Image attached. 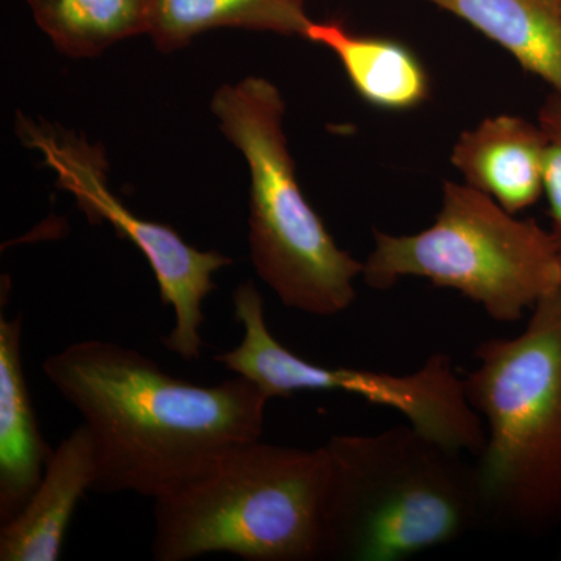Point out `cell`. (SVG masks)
Returning a JSON list of instances; mask_svg holds the SVG:
<instances>
[{
  "instance_id": "1",
  "label": "cell",
  "mask_w": 561,
  "mask_h": 561,
  "mask_svg": "<svg viewBox=\"0 0 561 561\" xmlns=\"http://www.w3.org/2000/svg\"><path fill=\"white\" fill-rule=\"evenodd\" d=\"M43 373L91 432L92 491L101 494L171 493L225 453L261 440L271 401L243 376L197 386L105 341L66 346L44 360Z\"/></svg>"
},
{
  "instance_id": "2",
  "label": "cell",
  "mask_w": 561,
  "mask_h": 561,
  "mask_svg": "<svg viewBox=\"0 0 561 561\" xmlns=\"http://www.w3.org/2000/svg\"><path fill=\"white\" fill-rule=\"evenodd\" d=\"M320 560L400 561L459 541L485 519L476 465L412 426L334 435Z\"/></svg>"
},
{
  "instance_id": "3",
  "label": "cell",
  "mask_w": 561,
  "mask_h": 561,
  "mask_svg": "<svg viewBox=\"0 0 561 561\" xmlns=\"http://www.w3.org/2000/svg\"><path fill=\"white\" fill-rule=\"evenodd\" d=\"M463 376L485 421L476 472L485 518L540 535L561 526V287L530 311L516 337L476 346Z\"/></svg>"
},
{
  "instance_id": "4",
  "label": "cell",
  "mask_w": 561,
  "mask_h": 561,
  "mask_svg": "<svg viewBox=\"0 0 561 561\" xmlns=\"http://www.w3.org/2000/svg\"><path fill=\"white\" fill-rule=\"evenodd\" d=\"M328 471L323 446L256 440L225 453L154 500L153 559L320 560Z\"/></svg>"
},
{
  "instance_id": "5",
  "label": "cell",
  "mask_w": 561,
  "mask_h": 561,
  "mask_svg": "<svg viewBox=\"0 0 561 561\" xmlns=\"http://www.w3.org/2000/svg\"><path fill=\"white\" fill-rule=\"evenodd\" d=\"M210 110L249 165L250 250L260 278L287 308L317 317L346 311L364 262L337 245L302 194L278 88L262 77L221 84Z\"/></svg>"
},
{
  "instance_id": "6",
  "label": "cell",
  "mask_w": 561,
  "mask_h": 561,
  "mask_svg": "<svg viewBox=\"0 0 561 561\" xmlns=\"http://www.w3.org/2000/svg\"><path fill=\"white\" fill-rule=\"evenodd\" d=\"M362 279L389 290L402 278L430 280L481 306L491 320L516 323L561 287L551 232L518 219L483 192L446 181L440 213L415 234L373 231Z\"/></svg>"
},
{
  "instance_id": "7",
  "label": "cell",
  "mask_w": 561,
  "mask_h": 561,
  "mask_svg": "<svg viewBox=\"0 0 561 561\" xmlns=\"http://www.w3.org/2000/svg\"><path fill=\"white\" fill-rule=\"evenodd\" d=\"M234 317L243 337L234 350L216 360L272 398H290L298 391H343L381 408L397 411L415 430L434 440L478 457L486 432L465 393L448 354H432L411 375L327 367L302 359L273 337L265 321L264 298L254 283L239 284L232 294Z\"/></svg>"
},
{
  "instance_id": "8",
  "label": "cell",
  "mask_w": 561,
  "mask_h": 561,
  "mask_svg": "<svg viewBox=\"0 0 561 561\" xmlns=\"http://www.w3.org/2000/svg\"><path fill=\"white\" fill-rule=\"evenodd\" d=\"M33 147L43 151L47 164L58 173V184L76 197L91 221H108L122 238L138 247L157 278L162 305L175 311V328L162 337L165 348L184 360L201 357L203 301L216 290L213 275L232 264L219 251L190 245L168 227L133 214L110 191L105 161L92 147L76 138H58L44 128L25 130Z\"/></svg>"
},
{
  "instance_id": "9",
  "label": "cell",
  "mask_w": 561,
  "mask_h": 561,
  "mask_svg": "<svg viewBox=\"0 0 561 561\" xmlns=\"http://www.w3.org/2000/svg\"><path fill=\"white\" fill-rule=\"evenodd\" d=\"M451 162L468 186L516 216L545 194V133L524 117L500 114L461 133Z\"/></svg>"
},
{
  "instance_id": "10",
  "label": "cell",
  "mask_w": 561,
  "mask_h": 561,
  "mask_svg": "<svg viewBox=\"0 0 561 561\" xmlns=\"http://www.w3.org/2000/svg\"><path fill=\"white\" fill-rule=\"evenodd\" d=\"M98 476L94 442L81 424L60 443L38 489L13 519L0 527V560L55 561L81 497Z\"/></svg>"
},
{
  "instance_id": "11",
  "label": "cell",
  "mask_w": 561,
  "mask_h": 561,
  "mask_svg": "<svg viewBox=\"0 0 561 561\" xmlns=\"http://www.w3.org/2000/svg\"><path fill=\"white\" fill-rule=\"evenodd\" d=\"M22 317L0 316V523L38 489L54 449L41 435L22 365Z\"/></svg>"
},
{
  "instance_id": "12",
  "label": "cell",
  "mask_w": 561,
  "mask_h": 561,
  "mask_svg": "<svg viewBox=\"0 0 561 561\" xmlns=\"http://www.w3.org/2000/svg\"><path fill=\"white\" fill-rule=\"evenodd\" d=\"M305 39L337 57L354 91L368 105L408 111L430 98V73L419 55L400 41L356 35L339 22L313 20Z\"/></svg>"
},
{
  "instance_id": "13",
  "label": "cell",
  "mask_w": 561,
  "mask_h": 561,
  "mask_svg": "<svg viewBox=\"0 0 561 561\" xmlns=\"http://www.w3.org/2000/svg\"><path fill=\"white\" fill-rule=\"evenodd\" d=\"M483 33L561 94L560 0H426Z\"/></svg>"
},
{
  "instance_id": "14",
  "label": "cell",
  "mask_w": 561,
  "mask_h": 561,
  "mask_svg": "<svg viewBox=\"0 0 561 561\" xmlns=\"http://www.w3.org/2000/svg\"><path fill=\"white\" fill-rule=\"evenodd\" d=\"M311 21L306 0H149L147 35L162 54H172L216 28L305 38Z\"/></svg>"
},
{
  "instance_id": "15",
  "label": "cell",
  "mask_w": 561,
  "mask_h": 561,
  "mask_svg": "<svg viewBox=\"0 0 561 561\" xmlns=\"http://www.w3.org/2000/svg\"><path fill=\"white\" fill-rule=\"evenodd\" d=\"M41 31L69 58H94L147 35L149 0H25Z\"/></svg>"
},
{
  "instance_id": "16",
  "label": "cell",
  "mask_w": 561,
  "mask_h": 561,
  "mask_svg": "<svg viewBox=\"0 0 561 561\" xmlns=\"http://www.w3.org/2000/svg\"><path fill=\"white\" fill-rule=\"evenodd\" d=\"M546 138L545 195L549 203L551 232L553 243L561 260V94L548 95L538 113Z\"/></svg>"
},
{
  "instance_id": "17",
  "label": "cell",
  "mask_w": 561,
  "mask_h": 561,
  "mask_svg": "<svg viewBox=\"0 0 561 561\" xmlns=\"http://www.w3.org/2000/svg\"><path fill=\"white\" fill-rule=\"evenodd\" d=\"M560 5H561V0H560Z\"/></svg>"
}]
</instances>
